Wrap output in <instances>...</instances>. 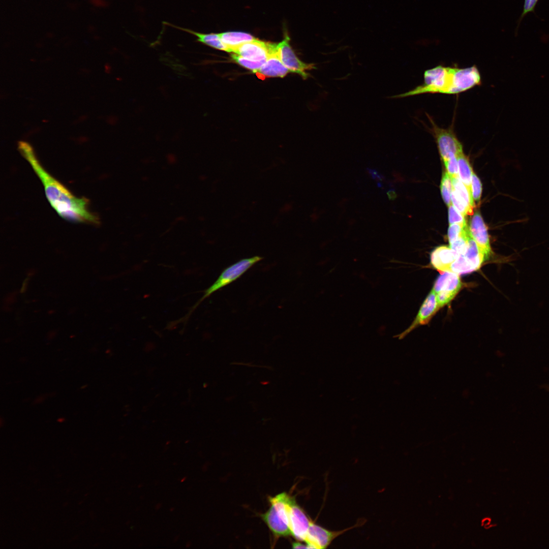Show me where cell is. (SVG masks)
Segmentation results:
<instances>
[{
    "label": "cell",
    "instance_id": "cell-1",
    "mask_svg": "<svg viewBox=\"0 0 549 549\" xmlns=\"http://www.w3.org/2000/svg\"><path fill=\"white\" fill-rule=\"evenodd\" d=\"M18 148L41 180L48 200L61 217L74 223L100 224L98 216L89 209L88 200L75 196L50 175L40 163L30 144L19 141Z\"/></svg>",
    "mask_w": 549,
    "mask_h": 549
},
{
    "label": "cell",
    "instance_id": "cell-2",
    "mask_svg": "<svg viewBox=\"0 0 549 549\" xmlns=\"http://www.w3.org/2000/svg\"><path fill=\"white\" fill-rule=\"evenodd\" d=\"M421 85L392 98H405L423 94H456L481 84L480 72L475 65L465 68L441 65L426 70Z\"/></svg>",
    "mask_w": 549,
    "mask_h": 549
},
{
    "label": "cell",
    "instance_id": "cell-3",
    "mask_svg": "<svg viewBox=\"0 0 549 549\" xmlns=\"http://www.w3.org/2000/svg\"><path fill=\"white\" fill-rule=\"evenodd\" d=\"M263 257L255 256L240 259L225 268L215 282L203 291V296L189 310L188 313L177 321L186 322L197 307L205 299L214 292L230 284L242 276L250 268L263 259Z\"/></svg>",
    "mask_w": 549,
    "mask_h": 549
},
{
    "label": "cell",
    "instance_id": "cell-4",
    "mask_svg": "<svg viewBox=\"0 0 549 549\" xmlns=\"http://www.w3.org/2000/svg\"><path fill=\"white\" fill-rule=\"evenodd\" d=\"M292 497L285 492L269 497L270 507L261 517L276 537L291 535L288 505Z\"/></svg>",
    "mask_w": 549,
    "mask_h": 549
},
{
    "label": "cell",
    "instance_id": "cell-5",
    "mask_svg": "<svg viewBox=\"0 0 549 549\" xmlns=\"http://www.w3.org/2000/svg\"><path fill=\"white\" fill-rule=\"evenodd\" d=\"M428 117L432 126L430 130L443 162L463 152V146L451 127L448 129L439 127L429 115Z\"/></svg>",
    "mask_w": 549,
    "mask_h": 549
},
{
    "label": "cell",
    "instance_id": "cell-6",
    "mask_svg": "<svg viewBox=\"0 0 549 549\" xmlns=\"http://www.w3.org/2000/svg\"><path fill=\"white\" fill-rule=\"evenodd\" d=\"M462 286V283L459 274L450 272L441 273L433 288L441 308L449 303L455 297Z\"/></svg>",
    "mask_w": 549,
    "mask_h": 549
},
{
    "label": "cell",
    "instance_id": "cell-7",
    "mask_svg": "<svg viewBox=\"0 0 549 549\" xmlns=\"http://www.w3.org/2000/svg\"><path fill=\"white\" fill-rule=\"evenodd\" d=\"M277 47L279 58L290 72L296 73L306 79L310 76L308 71L316 69L314 64L305 63L298 58L290 45L287 35L282 42L277 44Z\"/></svg>",
    "mask_w": 549,
    "mask_h": 549
},
{
    "label": "cell",
    "instance_id": "cell-8",
    "mask_svg": "<svg viewBox=\"0 0 549 549\" xmlns=\"http://www.w3.org/2000/svg\"><path fill=\"white\" fill-rule=\"evenodd\" d=\"M291 535L298 541L305 540L311 520L292 497L288 505Z\"/></svg>",
    "mask_w": 549,
    "mask_h": 549
},
{
    "label": "cell",
    "instance_id": "cell-9",
    "mask_svg": "<svg viewBox=\"0 0 549 549\" xmlns=\"http://www.w3.org/2000/svg\"><path fill=\"white\" fill-rule=\"evenodd\" d=\"M469 230L479 249L487 260L492 254L487 227L479 211H476L471 218Z\"/></svg>",
    "mask_w": 549,
    "mask_h": 549
},
{
    "label": "cell",
    "instance_id": "cell-10",
    "mask_svg": "<svg viewBox=\"0 0 549 549\" xmlns=\"http://www.w3.org/2000/svg\"><path fill=\"white\" fill-rule=\"evenodd\" d=\"M273 45V43L256 38L236 47L232 52L251 60L265 62Z\"/></svg>",
    "mask_w": 549,
    "mask_h": 549
},
{
    "label": "cell",
    "instance_id": "cell-11",
    "mask_svg": "<svg viewBox=\"0 0 549 549\" xmlns=\"http://www.w3.org/2000/svg\"><path fill=\"white\" fill-rule=\"evenodd\" d=\"M347 530V529L340 531H329L311 520L304 542L308 548H325L335 538Z\"/></svg>",
    "mask_w": 549,
    "mask_h": 549
},
{
    "label": "cell",
    "instance_id": "cell-12",
    "mask_svg": "<svg viewBox=\"0 0 549 549\" xmlns=\"http://www.w3.org/2000/svg\"><path fill=\"white\" fill-rule=\"evenodd\" d=\"M440 309L436 293L432 289L424 300L414 320L399 338H403L418 326L428 323Z\"/></svg>",
    "mask_w": 549,
    "mask_h": 549
},
{
    "label": "cell",
    "instance_id": "cell-13",
    "mask_svg": "<svg viewBox=\"0 0 549 549\" xmlns=\"http://www.w3.org/2000/svg\"><path fill=\"white\" fill-rule=\"evenodd\" d=\"M277 45V44H274L266 62L254 73L259 78L284 77L290 72L279 58Z\"/></svg>",
    "mask_w": 549,
    "mask_h": 549
},
{
    "label": "cell",
    "instance_id": "cell-14",
    "mask_svg": "<svg viewBox=\"0 0 549 549\" xmlns=\"http://www.w3.org/2000/svg\"><path fill=\"white\" fill-rule=\"evenodd\" d=\"M460 255L450 247L442 246L436 248L431 253L432 265L441 273L447 272L450 266Z\"/></svg>",
    "mask_w": 549,
    "mask_h": 549
},
{
    "label": "cell",
    "instance_id": "cell-15",
    "mask_svg": "<svg viewBox=\"0 0 549 549\" xmlns=\"http://www.w3.org/2000/svg\"><path fill=\"white\" fill-rule=\"evenodd\" d=\"M222 42L229 48L230 52L241 44L254 40L250 34L241 32H228L219 34Z\"/></svg>",
    "mask_w": 549,
    "mask_h": 549
},
{
    "label": "cell",
    "instance_id": "cell-16",
    "mask_svg": "<svg viewBox=\"0 0 549 549\" xmlns=\"http://www.w3.org/2000/svg\"><path fill=\"white\" fill-rule=\"evenodd\" d=\"M174 27L195 36L197 41L200 43L215 49L230 52L229 48L221 41L219 34H203L188 28L180 27L177 26H174Z\"/></svg>",
    "mask_w": 549,
    "mask_h": 549
},
{
    "label": "cell",
    "instance_id": "cell-17",
    "mask_svg": "<svg viewBox=\"0 0 549 549\" xmlns=\"http://www.w3.org/2000/svg\"><path fill=\"white\" fill-rule=\"evenodd\" d=\"M459 177L471 193V182L473 173L472 168L467 157L463 152L457 156Z\"/></svg>",
    "mask_w": 549,
    "mask_h": 549
},
{
    "label": "cell",
    "instance_id": "cell-18",
    "mask_svg": "<svg viewBox=\"0 0 549 549\" xmlns=\"http://www.w3.org/2000/svg\"><path fill=\"white\" fill-rule=\"evenodd\" d=\"M452 189L464 201L472 215L475 207L474 201L470 192L459 176L452 178Z\"/></svg>",
    "mask_w": 549,
    "mask_h": 549
},
{
    "label": "cell",
    "instance_id": "cell-19",
    "mask_svg": "<svg viewBox=\"0 0 549 549\" xmlns=\"http://www.w3.org/2000/svg\"><path fill=\"white\" fill-rule=\"evenodd\" d=\"M440 187L443 201L447 205L449 206L451 204V194L453 187L452 178L447 172L443 174Z\"/></svg>",
    "mask_w": 549,
    "mask_h": 549
},
{
    "label": "cell",
    "instance_id": "cell-20",
    "mask_svg": "<svg viewBox=\"0 0 549 549\" xmlns=\"http://www.w3.org/2000/svg\"><path fill=\"white\" fill-rule=\"evenodd\" d=\"M469 232V227L467 225L463 226L459 224H450L447 232L449 245Z\"/></svg>",
    "mask_w": 549,
    "mask_h": 549
},
{
    "label": "cell",
    "instance_id": "cell-21",
    "mask_svg": "<svg viewBox=\"0 0 549 549\" xmlns=\"http://www.w3.org/2000/svg\"><path fill=\"white\" fill-rule=\"evenodd\" d=\"M231 56L232 60L235 62L243 67L251 70L254 73L258 70L265 62L251 60L233 53L231 54Z\"/></svg>",
    "mask_w": 549,
    "mask_h": 549
},
{
    "label": "cell",
    "instance_id": "cell-22",
    "mask_svg": "<svg viewBox=\"0 0 549 549\" xmlns=\"http://www.w3.org/2000/svg\"><path fill=\"white\" fill-rule=\"evenodd\" d=\"M482 193V184L478 177L474 172L472 173L471 182V194L475 202H478Z\"/></svg>",
    "mask_w": 549,
    "mask_h": 549
},
{
    "label": "cell",
    "instance_id": "cell-23",
    "mask_svg": "<svg viewBox=\"0 0 549 549\" xmlns=\"http://www.w3.org/2000/svg\"><path fill=\"white\" fill-rule=\"evenodd\" d=\"M465 217L452 205L450 204L448 206V221L450 225L453 224H459L463 226L467 225Z\"/></svg>",
    "mask_w": 549,
    "mask_h": 549
},
{
    "label": "cell",
    "instance_id": "cell-24",
    "mask_svg": "<svg viewBox=\"0 0 549 549\" xmlns=\"http://www.w3.org/2000/svg\"><path fill=\"white\" fill-rule=\"evenodd\" d=\"M451 200L455 208L464 217L466 215H472L465 203L453 189L451 194Z\"/></svg>",
    "mask_w": 549,
    "mask_h": 549
},
{
    "label": "cell",
    "instance_id": "cell-25",
    "mask_svg": "<svg viewBox=\"0 0 549 549\" xmlns=\"http://www.w3.org/2000/svg\"><path fill=\"white\" fill-rule=\"evenodd\" d=\"M447 173L451 178L458 176V162L457 156H453L444 161Z\"/></svg>",
    "mask_w": 549,
    "mask_h": 549
},
{
    "label": "cell",
    "instance_id": "cell-26",
    "mask_svg": "<svg viewBox=\"0 0 549 549\" xmlns=\"http://www.w3.org/2000/svg\"><path fill=\"white\" fill-rule=\"evenodd\" d=\"M539 0H524L522 13L518 20L516 29L518 28L521 21L524 17L530 12H534L536 4Z\"/></svg>",
    "mask_w": 549,
    "mask_h": 549
},
{
    "label": "cell",
    "instance_id": "cell-27",
    "mask_svg": "<svg viewBox=\"0 0 549 549\" xmlns=\"http://www.w3.org/2000/svg\"><path fill=\"white\" fill-rule=\"evenodd\" d=\"M367 169L373 179L377 181H382L383 180V176L379 174L377 170L368 168Z\"/></svg>",
    "mask_w": 549,
    "mask_h": 549
},
{
    "label": "cell",
    "instance_id": "cell-28",
    "mask_svg": "<svg viewBox=\"0 0 549 549\" xmlns=\"http://www.w3.org/2000/svg\"><path fill=\"white\" fill-rule=\"evenodd\" d=\"M292 545V547L294 548H308V546L307 544H304L301 543L300 542H297V541L293 542Z\"/></svg>",
    "mask_w": 549,
    "mask_h": 549
},
{
    "label": "cell",
    "instance_id": "cell-29",
    "mask_svg": "<svg viewBox=\"0 0 549 549\" xmlns=\"http://www.w3.org/2000/svg\"><path fill=\"white\" fill-rule=\"evenodd\" d=\"M386 194L389 200H393L396 197V194L393 190H389Z\"/></svg>",
    "mask_w": 549,
    "mask_h": 549
},
{
    "label": "cell",
    "instance_id": "cell-30",
    "mask_svg": "<svg viewBox=\"0 0 549 549\" xmlns=\"http://www.w3.org/2000/svg\"><path fill=\"white\" fill-rule=\"evenodd\" d=\"M89 2L92 5L97 7L102 6L103 5V0H89Z\"/></svg>",
    "mask_w": 549,
    "mask_h": 549
}]
</instances>
